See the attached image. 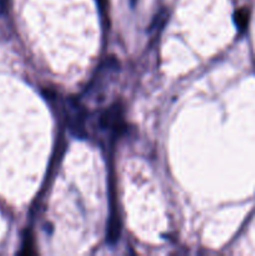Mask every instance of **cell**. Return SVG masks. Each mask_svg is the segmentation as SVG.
Listing matches in <instances>:
<instances>
[{
    "label": "cell",
    "mask_w": 255,
    "mask_h": 256,
    "mask_svg": "<svg viewBox=\"0 0 255 256\" xmlns=\"http://www.w3.org/2000/svg\"><path fill=\"white\" fill-rule=\"evenodd\" d=\"M250 20V12L248 9H239L234 14V22L240 30L246 29Z\"/></svg>",
    "instance_id": "cell-3"
},
{
    "label": "cell",
    "mask_w": 255,
    "mask_h": 256,
    "mask_svg": "<svg viewBox=\"0 0 255 256\" xmlns=\"http://www.w3.org/2000/svg\"><path fill=\"white\" fill-rule=\"evenodd\" d=\"M98 2H99L100 8H105V6H106L108 0H98Z\"/></svg>",
    "instance_id": "cell-4"
},
{
    "label": "cell",
    "mask_w": 255,
    "mask_h": 256,
    "mask_svg": "<svg viewBox=\"0 0 255 256\" xmlns=\"http://www.w3.org/2000/svg\"><path fill=\"white\" fill-rule=\"evenodd\" d=\"M120 236V222L118 215H112L110 218L109 226H108V240H109L112 244L116 242L119 240Z\"/></svg>",
    "instance_id": "cell-2"
},
{
    "label": "cell",
    "mask_w": 255,
    "mask_h": 256,
    "mask_svg": "<svg viewBox=\"0 0 255 256\" xmlns=\"http://www.w3.org/2000/svg\"><path fill=\"white\" fill-rule=\"evenodd\" d=\"M120 119H122V112H120L119 105H112L109 110L102 114L100 119V124L104 129H115L120 126Z\"/></svg>",
    "instance_id": "cell-1"
}]
</instances>
